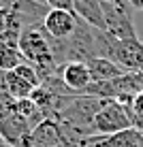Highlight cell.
Listing matches in <instances>:
<instances>
[{
  "label": "cell",
  "mask_w": 143,
  "mask_h": 147,
  "mask_svg": "<svg viewBox=\"0 0 143 147\" xmlns=\"http://www.w3.org/2000/svg\"><path fill=\"white\" fill-rule=\"evenodd\" d=\"M128 4L132 9H139V11H143V0H128Z\"/></svg>",
  "instance_id": "14"
},
{
  "label": "cell",
  "mask_w": 143,
  "mask_h": 147,
  "mask_svg": "<svg viewBox=\"0 0 143 147\" xmlns=\"http://www.w3.org/2000/svg\"><path fill=\"white\" fill-rule=\"evenodd\" d=\"M113 62H117L126 73H139V70H143V43L137 36L115 40Z\"/></svg>",
  "instance_id": "5"
},
{
  "label": "cell",
  "mask_w": 143,
  "mask_h": 147,
  "mask_svg": "<svg viewBox=\"0 0 143 147\" xmlns=\"http://www.w3.org/2000/svg\"><path fill=\"white\" fill-rule=\"evenodd\" d=\"M39 2H43V0H39Z\"/></svg>",
  "instance_id": "19"
},
{
  "label": "cell",
  "mask_w": 143,
  "mask_h": 147,
  "mask_svg": "<svg viewBox=\"0 0 143 147\" xmlns=\"http://www.w3.org/2000/svg\"><path fill=\"white\" fill-rule=\"evenodd\" d=\"M37 85H32L28 79H24L19 73L15 70H7L4 73V92H9L15 100H24V98H30L34 92Z\"/></svg>",
  "instance_id": "9"
},
{
  "label": "cell",
  "mask_w": 143,
  "mask_h": 147,
  "mask_svg": "<svg viewBox=\"0 0 143 147\" xmlns=\"http://www.w3.org/2000/svg\"><path fill=\"white\" fill-rule=\"evenodd\" d=\"M22 62H26V58H24V53L19 51V43L0 38V70H2V73L13 70Z\"/></svg>",
  "instance_id": "10"
},
{
  "label": "cell",
  "mask_w": 143,
  "mask_h": 147,
  "mask_svg": "<svg viewBox=\"0 0 143 147\" xmlns=\"http://www.w3.org/2000/svg\"><path fill=\"white\" fill-rule=\"evenodd\" d=\"M88 68H90V75H92V83H100V81H113L117 77L126 73L124 68L120 66L117 62L109 58H92L88 60Z\"/></svg>",
  "instance_id": "8"
},
{
  "label": "cell",
  "mask_w": 143,
  "mask_h": 147,
  "mask_svg": "<svg viewBox=\"0 0 143 147\" xmlns=\"http://www.w3.org/2000/svg\"><path fill=\"white\" fill-rule=\"evenodd\" d=\"M0 147H11V145H9V143H4V141L0 139Z\"/></svg>",
  "instance_id": "16"
},
{
  "label": "cell",
  "mask_w": 143,
  "mask_h": 147,
  "mask_svg": "<svg viewBox=\"0 0 143 147\" xmlns=\"http://www.w3.org/2000/svg\"><path fill=\"white\" fill-rule=\"evenodd\" d=\"M43 28L52 38L66 40L70 38L79 28V17L73 11H64V9H49L43 19Z\"/></svg>",
  "instance_id": "4"
},
{
  "label": "cell",
  "mask_w": 143,
  "mask_h": 147,
  "mask_svg": "<svg viewBox=\"0 0 143 147\" xmlns=\"http://www.w3.org/2000/svg\"><path fill=\"white\" fill-rule=\"evenodd\" d=\"M9 15H11V11L9 9H0V34L7 30V24H9Z\"/></svg>",
  "instance_id": "13"
},
{
  "label": "cell",
  "mask_w": 143,
  "mask_h": 147,
  "mask_svg": "<svg viewBox=\"0 0 143 147\" xmlns=\"http://www.w3.org/2000/svg\"><path fill=\"white\" fill-rule=\"evenodd\" d=\"M130 9L132 7L128 4V0H103L107 32L117 40L137 36L135 24L130 17Z\"/></svg>",
  "instance_id": "3"
},
{
  "label": "cell",
  "mask_w": 143,
  "mask_h": 147,
  "mask_svg": "<svg viewBox=\"0 0 143 147\" xmlns=\"http://www.w3.org/2000/svg\"><path fill=\"white\" fill-rule=\"evenodd\" d=\"M137 147H143V136H141V141H139V145H137Z\"/></svg>",
  "instance_id": "17"
},
{
  "label": "cell",
  "mask_w": 143,
  "mask_h": 147,
  "mask_svg": "<svg viewBox=\"0 0 143 147\" xmlns=\"http://www.w3.org/2000/svg\"><path fill=\"white\" fill-rule=\"evenodd\" d=\"M73 13L88 26L107 32L105 24V11H103V0H73Z\"/></svg>",
  "instance_id": "7"
},
{
  "label": "cell",
  "mask_w": 143,
  "mask_h": 147,
  "mask_svg": "<svg viewBox=\"0 0 143 147\" xmlns=\"http://www.w3.org/2000/svg\"><path fill=\"white\" fill-rule=\"evenodd\" d=\"M128 107H130V113H132V121L143 117V92L132 96V102L128 105Z\"/></svg>",
  "instance_id": "11"
},
{
  "label": "cell",
  "mask_w": 143,
  "mask_h": 147,
  "mask_svg": "<svg viewBox=\"0 0 143 147\" xmlns=\"http://www.w3.org/2000/svg\"><path fill=\"white\" fill-rule=\"evenodd\" d=\"M92 128H94V134H113V132H120V130L132 128L130 107L115 98H107L105 107L96 113Z\"/></svg>",
  "instance_id": "2"
},
{
  "label": "cell",
  "mask_w": 143,
  "mask_h": 147,
  "mask_svg": "<svg viewBox=\"0 0 143 147\" xmlns=\"http://www.w3.org/2000/svg\"><path fill=\"white\" fill-rule=\"evenodd\" d=\"M47 9H64V11H73V0H43Z\"/></svg>",
  "instance_id": "12"
},
{
  "label": "cell",
  "mask_w": 143,
  "mask_h": 147,
  "mask_svg": "<svg viewBox=\"0 0 143 147\" xmlns=\"http://www.w3.org/2000/svg\"><path fill=\"white\" fill-rule=\"evenodd\" d=\"M132 126H135L137 130H141V132H143V117H141V119H135V121H132Z\"/></svg>",
  "instance_id": "15"
},
{
  "label": "cell",
  "mask_w": 143,
  "mask_h": 147,
  "mask_svg": "<svg viewBox=\"0 0 143 147\" xmlns=\"http://www.w3.org/2000/svg\"><path fill=\"white\" fill-rule=\"evenodd\" d=\"M139 73H141V75H143V70H139Z\"/></svg>",
  "instance_id": "18"
},
{
  "label": "cell",
  "mask_w": 143,
  "mask_h": 147,
  "mask_svg": "<svg viewBox=\"0 0 143 147\" xmlns=\"http://www.w3.org/2000/svg\"><path fill=\"white\" fill-rule=\"evenodd\" d=\"M19 51L24 53L28 64L37 68L41 81L60 75V64L54 55V38L41 24H30L19 34Z\"/></svg>",
  "instance_id": "1"
},
{
  "label": "cell",
  "mask_w": 143,
  "mask_h": 147,
  "mask_svg": "<svg viewBox=\"0 0 143 147\" xmlns=\"http://www.w3.org/2000/svg\"><path fill=\"white\" fill-rule=\"evenodd\" d=\"M60 77H62L64 85L75 94H83L85 88L92 83V75L85 62L79 60H68V62L60 64Z\"/></svg>",
  "instance_id": "6"
}]
</instances>
